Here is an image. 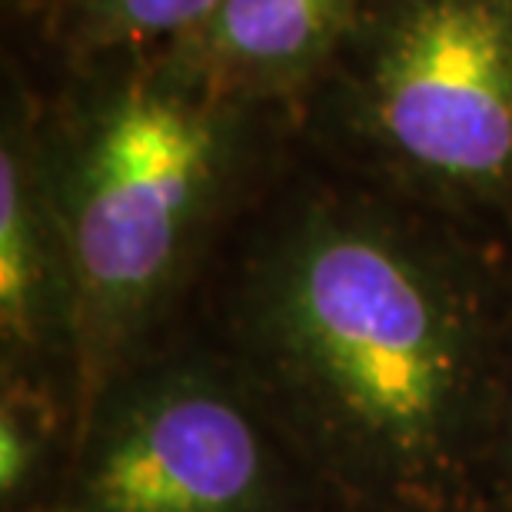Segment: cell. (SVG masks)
Listing matches in <instances>:
<instances>
[{
    "mask_svg": "<svg viewBox=\"0 0 512 512\" xmlns=\"http://www.w3.org/2000/svg\"><path fill=\"white\" fill-rule=\"evenodd\" d=\"M336 503L496 512L512 240L296 143L187 323Z\"/></svg>",
    "mask_w": 512,
    "mask_h": 512,
    "instance_id": "6da1fadb",
    "label": "cell"
},
{
    "mask_svg": "<svg viewBox=\"0 0 512 512\" xmlns=\"http://www.w3.org/2000/svg\"><path fill=\"white\" fill-rule=\"evenodd\" d=\"M37 90L80 286V426L110 376L187 330L296 143V114L223 94L167 47L57 70Z\"/></svg>",
    "mask_w": 512,
    "mask_h": 512,
    "instance_id": "7a4b0ae2",
    "label": "cell"
},
{
    "mask_svg": "<svg viewBox=\"0 0 512 512\" xmlns=\"http://www.w3.org/2000/svg\"><path fill=\"white\" fill-rule=\"evenodd\" d=\"M296 130L340 167L512 240V0H360Z\"/></svg>",
    "mask_w": 512,
    "mask_h": 512,
    "instance_id": "3957f363",
    "label": "cell"
},
{
    "mask_svg": "<svg viewBox=\"0 0 512 512\" xmlns=\"http://www.w3.org/2000/svg\"><path fill=\"white\" fill-rule=\"evenodd\" d=\"M54 503L84 512H326L336 499L243 376L183 330L94 393Z\"/></svg>",
    "mask_w": 512,
    "mask_h": 512,
    "instance_id": "277c9868",
    "label": "cell"
},
{
    "mask_svg": "<svg viewBox=\"0 0 512 512\" xmlns=\"http://www.w3.org/2000/svg\"><path fill=\"white\" fill-rule=\"evenodd\" d=\"M0 380L54 389L77 419V266L40 137V90L17 64L4 70L0 107Z\"/></svg>",
    "mask_w": 512,
    "mask_h": 512,
    "instance_id": "5b68a950",
    "label": "cell"
},
{
    "mask_svg": "<svg viewBox=\"0 0 512 512\" xmlns=\"http://www.w3.org/2000/svg\"><path fill=\"white\" fill-rule=\"evenodd\" d=\"M360 0H223L173 50L223 94L296 114L346 34Z\"/></svg>",
    "mask_w": 512,
    "mask_h": 512,
    "instance_id": "8992f818",
    "label": "cell"
},
{
    "mask_svg": "<svg viewBox=\"0 0 512 512\" xmlns=\"http://www.w3.org/2000/svg\"><path fill=\"white\" fill-rule=\"evenodd\" d=\"M223 0H60L37 20L54 70L160 50L197 34Z\"/></svg>",
    "mask_w": 512,
    "mask_h": 512,
    "instance_id": "52a82bcc",
    "label": "cell"
},
{
    "mask_svg": "<svg viewBox=\"0 0 512 512\" xmlns=\"http://www.w3.org/2000/svg\"><path fill=\"white\" fill-rule=\"evenodd\" d=\"M77 419L54 389L0 380V512L50 506L74 456Z\"/></svg>",
    "mask_w": 512,
    "mask_h": 512,
    "instance_id": "ba28073f",
    "label": "cell"
},
{
    "mask_svg": "<svg viewBox=\"0 0 512 512\" xmlns=\"http://www.w3.org/2000/svg\"><path fill=\"white\" fill-rule=\"evenodd\" d=\"M489 483H493L496 512H512V330H509V350H506V370H503V393H499V419H496Z\"/></svg>",
    "mask_w": 512,
    "mask_h": 512,
    "instance_id": "9c48e42d",
    "label": "cell"
},
{
    "mask_svg": "<svg viewBox=\"0 0 512 512\" xmlns=\"http://www.w3.org/2000/svg\"><path fill=\"white\" fill-rule=\"evenodd\" d=\"M7 4L14 7L24 20H34V24H37V20L47 17L50 10L60 4V0H7Z\"/></svg>",
    "mask_w": 512,
    "mask_h": 512,
    "instance_id": "30bf717a",
    "label": "cell"
},
{
    "mask_svg": "<svg viewBox=\"0 0 512 512\" xmlns=\"http://www.w3.org/2000/svg\"><path fill=\"white\" fill-rule=\"evenodd\" d=\"M326 512H383V509H366V506H343V503H336L333 509H326Z\"/></svg>",
    "mask_w": 512,
    "mask_h": 512,
    "instance_id": "8fae6325",
    "label": "cell"
},
{
    "mask_svg": "<svg viewBox=\"0 0 512 512\" xmlns=\"http://www.w3.org/2000/svg\"><path fill=\"white\" fill-rule=\"evenodd\" d=\"M30 512H84V509H74V506H40V509H30Z\"/></svg>",
    "mask_w": 512,
    "mask_h": 512,
    "instance_id": "7c38bea8",
    "label": "cell"
}]
</instances>
